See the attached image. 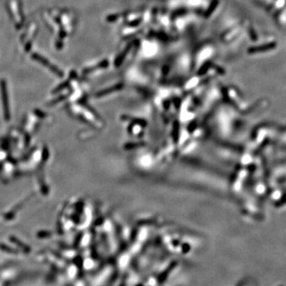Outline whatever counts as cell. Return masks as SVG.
<instances>
[{
	"instance_id": "cell-1",
	"label": "cell",
	"mask_w": 286,
	"mask_h": 286,
	"mask_svg": "<svg viewBox=\"0 0 286 286\" xmlns=\"http://www.w3.org/2000/svg\"><path fill=\"white\" fill-rule=\"evenodd\" d=\"M285 203H286V195H284V196H283L282 198H281V199H280V200L277 203V206H278V207L282 206V205H284Z\"/></svg>"
}]
</instances>
